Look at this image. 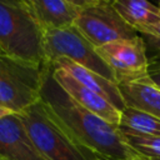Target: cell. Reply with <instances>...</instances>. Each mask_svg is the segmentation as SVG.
<instances>
[{
	"label": "cell",
	"mask_w": 160,
	"mask_h": 160,
	"mask_svg": "<svg viewBox=\"0 0 160 160\" xmlns=\"http://www.w3.org/2000/svg\"><path fill=\"white\" fill-rule=\"evenodd\" d=\"M41 99L92 152L119 160H125L135 155V151L125 142L119 128L80 106L58 85L51 75L50 65L46 66Z\"/></svg>",
	"instance_id": "6da1fadb"
},
{
	"label": "cell",
	"mask_w": 160,
	"mask_h": 160,
	"mask_svg": "<svg viewBox=\"0 0 160 160\" xmlns=\"http://www.w3.org/2000/svg\"><path fill=\"white\" fill-rule=\"evenodd\" d=\"M18 115L46 160H94L92 151L68 129L42 99Z\"/></svg>",
	"instance_id": "7a4b0ae2"
},
{
	"label": "cell",
	"mask_w": 160,
	"mask_h": 160,
	"mask_svg": "<svg viewBox=\"0 0 160 160\" xmlns=\"http://www.w3.org/2000/svg\"><path fill=\"white\" fill-rule=\"evenodd\" d=\"M0 52L22 62L46 65L44 30L25 0H0Z\"/></svg>",
	"instance_id": "3957f363"
},
{
	"label": "cell",
	"mask_w": 160,
	"mask_h": 160,
	"mask_svg": "<svg viewBox=\"0 0 160 160\" xmlns=\"http://www.w3.org/2000/svg\"><path fill=\"white\" fill-rule=\"evenodd\" d=\"M46 66L22 62L0 52V106L19 114L38 102Z\"/></svg>",
	"instance_id": "277c9868"
},
{
	"label": "cell",
	"mask_w": 160,
	"mask_h": 160,
	"mask_svg": "<svg viewBox=\"0 0 160 160\" xmlns=\"http://www.w3.org/2000/svg\"><path fill=\"white\" fill-rule=\"evenodd\" d=\"M44 46L46 65L52 64L58 59H68L116 82L112 70L101 59L96 48L75 25L59 30H45Z\"/></svg>",
	"instance_id": "5b68a950"
},
{
	"label": "cell",
	"mask_w": 160,
	"mask_h": 160,
	"mask_svg": "<svg viewBox=\"0 0 160 160\" xmlns=\"http://www.w3.org/2000/svg\"><path fill=\"white\" fill-rule=\"evenodd\" d=\"M74 25L96 49L116 40L138 36V32L115 10L112 2L106 0H86Z\"/></svg>",
	"instance_id": "8992f818"
},
{
	"label": "cell",
	"mask_w": 160,
	"mask_h": 160,
	"mask_svg": "<svg viewBox=\"0 0 160 160\" xmlns=\"http://www.w3.org/2000/svg\"><path fill=\"white\" fill-rule=\"evenodd\" d=\"M101 59L112 70L116 84L149 76V59L144 40L138 35L105 44L96 49Z\"/></svg>",
	"instance_id": "52a82bcc"
},
{
	"label": "cell",
	"mask_w": 160,
	"mask_h": 160,
	"mask_svg": "<svg viewBox=\"0 0 160 160\" xmlns=\"http://www.w3.org/2000/svg\"><path fill=\"white\" fill-rule=\"evenodd\" d=\"M51 75L54 80L58 82V85L80 106L84 109L91 111L92 114L100 116L105 121L110 122L111 125L119 128L121 112L115 109L106 99L100 96L99 94L89 90L84 85H81L79 81H76L71 75H69L65 70L50 65Z\"/></svg>",
	"instance_id": "ba28073f"
},
{
	"label": "cell",
	"mask_w": 160,
	"mask_h": 160,
	"mask_svg": "<svg viewBox=\"0 0 160 160\" xmlns=\"http://www.w3.org/2000/svg\"><path fill=\"white\" fill-rule=\"evenodd\" d=\"M0 159L46 160L31 141L18 114L0 119Z\"/></svg>",
	"instance_id": "9c48e42d"
},
{
	"label": "cell",
	"mask_w": 160,
	"mask_h": 160,
	"mask_svg": "<svg viewBox=\"0 0 160 160\" xmlns=\"http://www.w3.org/2000/svg\"><path fill=\"white\" fill-rule=\"evenodd\" d=\"M34 18L45 30L72 26L86 0H25Z\"/></svg>",
	"instance_id": "30bf717a"
},
{
	"label": "cell",
	"mask_w": 160,
	"mask_h": 160,
	"mask_svg": "<svg viewBox=\"0 0 160 160\" xmlns=\"http://www.w3.org/2000/svg\"><path fill=\"white\" fill-rule=\"evenodd\" d=\"M50 65H54V66H58V68L65 70L69 75H71L81 85H84L89 90H91V91L99 94L100 96H102L104 99H106L120 112L126 108L116 82H112L109 79L104 78L102 75H100L92 70H89L71 60H68V59H58L56 61H54Z\"/></svg>",
	"instance_id": "8fae6325"
},
{
	"label": "cell",
	"mask_w": 160,
	"mask_h": 160,
	"mask_svg": "<svg viewBox=\"0 0 160 160\" xmlns=\"http://www.w3.org/2000/svg\"><path fill=\"white\" fill-rule=\"evenodd\" d=\"M118 88L126 108H131L160 119V89L149 76L119 82Z\"/></svg>",
	"instance_id": "7c38bea8"
},
{
	"label": "cell",
	"mask_w": 160,
	"mask_h": 160,
	"mask_svg": "<svg viewBox=\"0 0 160 160\" xmlns=\"http://www.w3.org/2000/svg\"><path fill=\"white\" fill-rule=\"evenodd\" d=\"M115 10L136 32L160 22V8L145 0H114Z\"/></svg>",
	"instance_id": "4fadbf2b"
},
{
	"label": "cell",
	"mask_w": 160,
	"mask_h": 160,
	"mask_svg": "<svg viewBox=\"0 0 160 160\" xmlns=\"http://www.w3.org/2000/svg\"><path fill=\"white\" fill-rule=\"evenodd\" d=\"M119 129L125 131L160 136V119L131 108H125L121 111Z\"/></svg>",
	"instance_id": "5bb4252c"
},
{
	"label": "cell",
	"mask_w": 160,
	"mask_h": 160,
	"mask_svg": "<svg viewBox=\"0 0 160 160\" xmlns=\"http://www.w3.org/2000/svg\"><path fill=\"white\" fill-rule=\"evenodd\" d=\"M125 142L136 154L145 156H160V136L146 135L132 131L120 130Z\"/></svg>",
	"instance_id": "9a60e30c"
},
{
	"label": "cell",
	"mask_w": 160,
	"mask_h": 160,
	"mask_svg": "<svg viewBox=\"0 0 160 160\" xmlns=\"http://www.w3.org/2000/svg\"><path fill=\"white\" fill-rule=\"evenodd\" d=\"M141 34H144L149 39H151V42L158 49H160V22L159 24H155V25H152L150 28H146Z\"/></svg>",
	"instance_id": "2e32d148"
},
{
	"label": "cell",
	"mask_w": 160,
	"mask_h": 160,
	"mask_svg": "<svg viewBox=\"0 0 160 160\" xmlns=\"http://www.w3.org/2000/svg\"><path fill=\"white\" fill-rule=\"evenodd\" d=\"M149 78L160 89V65L149 66Z\"/></svg>",
	"instance_id": "e0dca14e"
},
{
	"label": "cell",
	"mask_w": 160,
	"mask_h": 160,
	"mask_svg": "<svg viewBox=\"0 0 160 160\" xmlns=\"http://www.w3.org/2000/svg\"><path fill=\"white\" fill-rule=\"evenodd\" d=\"M92 156H94V160H119V159H111V158H106V156H102V155H99V154H96V152H92ZM125 160H141L138 155H136V152H135V155L132 156V158H129V159H125Z\"/></svg>",
	"instance_id": "ac0fdd59"
},
{
	"label": "cell",
	"mask_w": 160,
	"mask_h": 160,
	"mask_svg": "<svg viewBox=\"0 0 160 160\" xmlns=\"http://www.w3.org/2000/svg\"><path fill=\"white\" fill-rule=\"evenodd\" d=\"M10 114H14V112L10 111V110H8V109H5V108H2V106H0V119L8 116V115H10Z\"/></svg>",
	"instance_id": "d6986e66"
},
{
	"label": "cell",
	"mask_w": 160,
	"mask_h": 160,
	"mask_svg": "<svg viewBox=\"0 0 160 160\" xmlns=\"http://www.w3.org/2000/svg\"><path fill=\"white\" fill-rule=\"evenodd\" d=\"M141 160H160V156H145V155H140L136 154Z\"/></svg>",
	"instance_id": "ffe728a7"
},
{
	"label": "cell",
	"mask_w": 160,
	"mask_h": 160,
	"mask_svg": "<svg viewBox=\"0 0 160 160\" xmlns=\"http://www.w3.org/2000/svg\"><path fill=\"white\" fill-rule=\"evenodd\" d=\"M158 5H159V8H160V1H159V4H158Z\"/></svg>",
	"instance_id": "44dd1931"
},
{
	"label": "cell",
	"mask_w": 160,
	"mask_h": 160,
	"mask_svg": "<svg viewBox=\"0 0 160 160\" xmlns=\"http://www.w3.org/2000/svg\"><path fill=\"white\" fill-rule=\"evenodd\" d=\"M0 160H4V159H0Z\"/></svg>",
	"instance_id": "7402d4cb"
}]
</instances>
